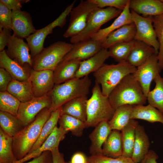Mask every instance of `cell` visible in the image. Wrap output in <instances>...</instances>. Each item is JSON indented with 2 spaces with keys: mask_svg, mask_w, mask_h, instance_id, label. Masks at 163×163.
Instances as JSON below:
<instances>
[{
  "mask_svg": "<svg viewBox=\"0 0 163 163\" xmlns=\"http://www.w3.org/2000/svg\"><path fill=\"white\" fill-rule=\"evenodd\" d=\"M108 97L110 104L115 110L123 105H144L147 101L140 84L133 74L125 77Z\"/></svg>",
  "mask_w": 163,
  "mask_h": 163,
  "instance_id": "3",
  "label": "cell"
},
{
  "mask_svg": "<svg viewBox=\"0 0 163 163\" xmlns=\"http://www.w3.org/2000/svg\"><path fill=\"white\" fill-rule=\"evenodd\" d=\"M29 80L35 97L43 96L49 93L55 84L53 71L30 69Z\"/></svg>",
  "mask_w": 163,
  "mask_h": 163,
  "instance_id": "13",
  "label": "cell"
},
{
  "mask_svg": "<svg viewBox=\"0 0 163 163\" xmlns=\"http://www.w3.org/2000/svg\"><path fill=\"white\" fill-rule=\"evenodd\" d=\"M122 11L111 7L98 8L95 9L89 15L84 29L78 34L70 38L71 43L73 44L91 39L101 29L103 24L119 16Z\"/></svg>",
  "mask_w": 163,
  "mask_h": 163,
  "instance_id": "7",
  "label": "cell"
},
{
  "mask_svg": "<svg viewBox=\"0 0 163 163\" xmlns=\"http://www.w3.org/2000/svg\"><path fill=\"white\" fill-rule=\"evenodd\" d=\"M161 0L163 3V0Z\"/></svg>",
  "mask_w": 163,
  "mask_h": 163,
  "instance_id": "51",
  "label": "cell"
},
{
  "mask_svg": "<svg viewBox=\"0 0 163 163\" xmlns=\"http://www.w3.org/2000/svg\"><path fill=\"white\" fill-rule=\"evenodd\" d=\"M68 132L59 126H56L53 132L43 144L39 148L31 153L28 154L23 158L14 163H23L34 158L40 155L46 151H51L59 148L60 142L65 137Z\"/></svg>",
  "mask_w": 163,
  "mask_h": 163,
  "instance_id": "18",
  "label": "cell"
},
{
  "mask_svg": "<svg viewBox=\"0 0 163 163\" xmlns=\"http://www.w3.org/2000/svg\"><path fill=\"white\" fill-rule=\"evenodd\" d=\"M159 157L153 150H150L140 163H157V160Z\"/></svg>",
  "mask_w": 163,
  "mask_h": 163,
  "instance_id": "48",
  "label": "cell"
},
{
  "mask_svg": "<svg viewBox=\"0 0 163 163\" xmlns=\"http://www.w3.org/2000/svg\"><path fill=\"white\" fill-rule=\"evenodd\" d=\"M131 11L136 28L134 39L142 41L152 46L158 54L159 44L153 26L152 16L144 17Z\"/></svg>",
  "mask_w": 163,
  "mask_h": 163,
  "instance_id": "10",
  "label": "cell"
},
{
  "mask_svg": "<svg viewBox=\"0 0 163 163\" xmlns=\"http://www.w3.org/2000/svg\"><path fill=\"white\" fill-rule=\"evenodd\" d=\"M157 54H154L143 63L136 68L133 75L140 84L143 92L147 97L150 91L152 81L162 70L159 65Z\"/></svg>",
  "mask_w": 163,
  "mask_h": 163,
  "instance_id": "12",
  "label": "cell"
},
{
  "mask_svg": "<svg viewBox=\"0 0 163 163\" xmlns=\"http://www.w3.org/2000/svg\"><path fill=\"white\" fill-rule=\"evenodd\" d=\"M115 110L108 97L102 94L100 85L95 82L91 96L87 101L86 128L95 127L101 122L109 121Z\"/></svg>",
  "mask_w": 163,
  "mask_h": 163,
  "instance_id": "4",
  "label": "cell"
},
{
  "mask_svg": "<svg viewBox=\"0 0 163 163\" xmlns=\"http://www.w3.org/2000/svg\"><path fill=\"white\" fill-rule=\"evenodd\" d=\"M12 19V11L0 2V31L5 28L11 31Z\"/></svg>",
  "mask_w": 163,
  "mask_h": 163,
  "instance_id": "42",
  "label": "cell"
},
{
  "mask_svg": "<svg viewBox=\"0 0 163 163\" xmlns=\"http://www.w3.org/2000/svg\"><path fill=\"white\" fill-rule=\"evenodd\" d=\"M58 122L59 126L77 136H82L86 128L85 122L66 114L60 115Z\"/></svg>",
  "mask_w": 163,
  "mask_h": 163,
  "instance_id": "35",
  "label": "cell"
},
{
  "mask_svg": "<svg viewBox=\"0 0 163 163\" xmlns=\"http://www.w3.org/2000/svg\"><path fill=\"white\" fill-rule=\"evenodd\" d=\"M109 57L108 49H102L92 56L81 61L74 78H82L97 71L104 64L105 61Z\"/></svg>",
  "mask_w": 163,
  "mask_h": 163,
  "instance_id": "19",
  "label": "cell"
},
{
  "mask_svg": "<svg viewBox=\"0 0 163 163\" xmlns=\"http://www.w3.org/2000/svg\"><path fill=\"white\" fill-rule=\"evenodd\" d=\"M21 102L7 91L0 92V111L16 116Z\"/></svg>",
  "mask_w": 163,
  "mask_h": 163,
  "instance_id": "39",
  "label": "cell"
},
{
  "mask_svg": "<svg viewBox=\"0 0 163 163\" xmlns=\"http://www.w3.org/2000/svg\"><path fill=\"white\" fill-rule=\"evenodd\" d=\"M139 125L138 121L131 119L121 130L123 146L122 156L132 158L135 139L136 128Z\"/></svg>",
  "mask_w": 163,
  "mask_h": 163,
  "instance_id": "30",
  "label": "cell"
},
{
  "mask_svg": "<svg viewBox=\"0 0 163 163\" xmlns=\"http://www.w3.org/2000/svg\"><path fill=\"white\" fill-rule=\"evenodd\" d=\"M80 62L73 60L62 61L53 71L55 85L61 84L74 78Z\"/></svg>",
  "mask_w": 163,
  "mask_h": 163,
  "instance_id": "27",
  "label": "cell"
},
{
  "mask_svg": "<svg viewBox=\"0 0 163 163\" xmlns=\"http://www.w3.org/2000/svg\"><path fill=\"white\" fill-rule=\"evenodd\" d=\"M30 1L29 0H0V2L11 10H21L22 5Z\"/></svg>",
  "mask_w": 163,
  "mask_h": 163,
  "instance_id": "45",
  "label": "cell"
},
{
  "mask_svg": "<svg viewBox=\"0 0 163 163\" xmlns=\"http://www.w3.org/2000/svg\"><path fill=\"white\" fill-rule=\"evenodd\" d=\"M11 31L6 29H3L0 31V52L4 50L7 46L10 36Z\"/></svg>",
  "mask_w": 163,
  "mask_h": 163,
  "instance_id": "47",
  "label": "cell"
},
{
  "mask_svg": "<svg viewBox=\"0 0 163 163\" xmlns=\"http://www.w3.org/2000/svg\"><path fill=\"white\" fill-rule=\"evenodd\" d=\"M88 163H89V162H88Z\"/></svg>",
  "mask_w": 163,
  "mask_h": 163,
  "instance_id": "52",
  "label": "cell"
},
{
  "mask_svg": "<svg viewBox=\"0 0 163 163\" xmlns=\"http://www.w3.org/2000/svg\"><path fill=\"white\" fill-rule=\"evenodd\" d=\"M51 112L49 108L42 110L30 123L12 137L13 154L17 160L26 156L38 139L42 129Z\"/></svg>",
  "mask_w": 163,
  "mask_h": 163,
  "instance_id": "1",
  "label": "cell"
},
{
  "mask_svg": "<svg viewBox=\"0 0 163 163\" xmlns=\"http://www.w3.org/2000/svg\"><path fill=\"white\" fill-rule=\"evenodd\" d=\"M129 0L121 14L110 26L100 29L91 39L103 41L112 32L124 25L133 23V17L129 7Z\"/></svg>",
  "mask_w": 163,
  "mask_h": 163,
  "instance_id": "24",
  "label": "cell"
},
{
  "mask_svg": "<svg viewBox=\"0 0 163 163\" xmlns=\"http://www.w3.org/2000/svg\"><path fill=\"white\" fill-rule=\"evenodd\" d=\"M88 99L87 96H83L69 101L61 107V115H69L86 122Z\"/></svg>",
  "mask_w": 163,
  "mask_h": 163,
  "instance_id": "26",
  "label": "cell"
},
{
  "mask_svg": "<svg viewBox=\"0 0 163 163\" xmlns=\"http://www.w3.org/2000/svg\"><path fill=\"white\" fill-rule=\"evenodd\" d=\"M87 160L89 163H135L131 158L122 156L113 158L102 154L91 155Z\"/></svg>",
  "mask_w": 163,
  "mask_h": 163,
  "instance_id": "41",
  "label": "cell"
},
{
  "mask_svg": "<svg viewBox=\"0 0 163 163\" xmlns=\"http://www.w3.org/2000/svg\"><path fill=\"white\" fill-rule=\"evenodd\" d=\"M87 157L81 152L74 154L72 157L70 163H88Z\"/></svg>",
  "mask_w": 163,
  "mask_h": 163,
  "instance_id": "49",
  "label": "cell"
},
{
  "mask_svg": "<svg viewBox=\"0 0 163 163\" xmlns=\"http://www.w3.org/2000/svg\"><path fill=\"white\" fill-rule=\"evenodd\" d=\"M12 24L13 35L22 39H26L37 30L30 14L21 10H12Z\"/></svg>",
  "mask_w": 163,
  "mask_h": 163,
  "instance_id": "16",
  "label": "cell"
},
{
  "mask_svg": "<svg viewBox=\"0 0 163 163\" xmlns=\"http://www.w3.org/2000/svg\"><path fill=\"white\" fill-rule=\"evenodd\" d=\"M155 54L158 55L152 46L142 41L135 40L127 62L131 65L138 67Z\"/></svg>",
  "mask_w": 163,
  "mask_h": 163,
  "instance_id": "25",
  "label": "cell"
},
{
  "mask_svg": "<svg viewBox=\"0 0 163 163\" xmlns=\"http://www.w3.org/2000/svg\"><path fill=\"white\" fill-rule=\"evenodd\" d=\"M136 32L134 23L124 25L108 35L103 41L102 48L108 49L116 44L132 41L134 39Z\"/></svg>",
  "mask_w": 163,
  "mask_h": 163,
  "instance_id": "21",
  "label": "cell"
},
{
  "mask_svg": "<svg viewBox=\"0 0 163 163\" xmlns=\"http://www.w3.org/2000/svg\"><path fill=\"white\" fill-rule=\"evenodd\" d=\"M153 81L155 87L149 93L147 100L149 104L163 113V77L159 75Z\"/></svg>",
  "mask_w": 163,
  "mask_h": 163,
  "instance_id": "38",
  "label": "cell"
},
{
  "mask_svg": "<svg viewBox=\"0 0 163 163\" xmlns=\"http://www.w3.org/2000/svg\"><path fill=\"white\" fill-rule=\"evenodd\" d=\"M98 8L97 5L90 0H82L71 11L69 25L63 37L71 38L81 32L85 28L91 13Z\"/></svg>",
  "mask_w": 163,
  "mask_h": 163,
  "instance_id": "9",
  "label": "cell"
},
{
  "mask_svg": "<svg viewBox=\"0 0 163 163\" xmlns=\"http://www.w3.org/2000/svg\"><path fill=\"white\" fill-rule=\"evenodd\" d=\"M91 84V79L87 76L55 85L49 93L51 100L50 111L52 112L56 110L73 99L87 96Z\"/></svg>",
  "mask_w": 163,
  "mask_h": 163,
  "instance_id": "2",
  "label": "cell"
},
{
  "mask_svg": "<svg viewBox=\"0 0 163 163\" xmlns=\"http://www.w3.org/2000/svg\"><path fill=\"white\" fill-rule=\"evenodd\" d=\"M129 7L131 10L144 17L163 14V3L161 0H131Z\"/></svg>",
  "mask_w": 163,
  "mask_h": 163,
  "instance_id": "22",
  "label": "cell"
},
{
  "mask_svg": "<svg viewBox=\"0 0 163 163\" xmlns=\"http://www.w3.org/2000/svg\"><path fill=\"white\" fill-rule=\"evenodd\" d=\"M7 91L21 102L28 101L34 97L29 80L20 81L13 79Z\"/></svg>",
  "mask_w": 163,
  "mask_h": 163,
  "instance_id": "31",
  "label": "cell"
},
{
  "mask_svg": "<svg viewBox=\"0 0 163 163\" xmlns=\"http://www.w3.org/2000/svg\"><path fill=\"white\" fill-rule=\"evenodd\" d=\"M102 42L90 39L73 44L72 49L62 61L73 60L81 62L86 60L102 49Z\"/></svg>",
  "mask_w": 163,
  "mask_h": 163,
  "instance_id": "14",
  "label": "cell"
},
{
  "mask_svg": "<svg viewBox=\"0 0 163 163\" xmlns=\"http://www.w3.org/2000/svg\"><path fill=\"white\" fill-rule=\"evenodd\" d=\"M0 127L8 136L13 137L24 127L16 116L0 111Z\"/></svg>",
  "mask_w": 163,
  "mask_h": 163,
  "instance_id": "36",
  "label": "cell"
},
{
  "mask_svg": "<svg viewBox=\"0 0 163 163\" xmlns=\"http://www.w3.org/2000/svg\"><path fill=\"white\" fill-rule=\"evenodd\" d=\"M7 46L6 51L9 57L22 66L28 65L32 67V57L29 53V46L23 39L12 35Z\"/></svg>",
  "mask_w": 163,
  "mask_h": 163,
  "instance_id": "15",
  "label": "cell"
},
{
  "mask_svg": "<svg viewBox=\"0 0 163 163\" xmlns=\"http://www.w3.org/2000/svg\"><path fill=\"white\" fill-rule=\"evenodd\" d=\"M150 142L143 126L138 125L135 131L132 159L135 163H140L149 151Z\"/></svg>",
  "mask_w": 163,
  "mask_h": 163,
  "instance_id": "23",
  "label": "cell"
},
{
  "mask_svg": "<svg viewBox=\"0 0 163 163\" xmlns=\"http://www.w3.org/2000/svg\"><path fill=\"white\" fill-rule=\"evenodd\" d=\"M61 114V107L51 112L50 117L42 129L38 139L28 154L39 148L46 140L57 126Z\"/></svg>",
  "mask_w": 163,
  "mask_h": 163,
  "instance_id": "33",
  "label": "cell"
},
{
  "mask_svg": "<svg viewBox=\"0 0 163 163\" xmlns=\"http://www.w3.org/2000/svg\"><path fill=\"white\" fill-rule=\"evenodd\" d=\"M133 105H125L121 106L115 110L114 113L108 123L111 129L121 130L128 123Z\"/></svg>",
  "mask_w": 163,
  "mask_h": 163,
  "instance_id": "32",
  "label": "cell"
},
{
  "mask_svg": "<svg viewBox=\"0 0 163 163\" xmlns=\"http://www.w3.org/2000/svg\"><path fill=\"white\" fill-rule=\"evenodd\" d=\"M136 69V67L126 61L119 62L116 64H104L93 74L95 82L101 86L102 94L108 97L125 77L133 74Z\"/></svg>",
  "mask_w": 163,
  "mask_h": 163,
  "instance_id": "5",
  "label": "cell"
},
{
  "mask_svg": "<svg viewBox=\"0 0 163 163\" xmlns=\"http://www.w3.org/2000/svg\"><path fill=\"white\" fill-rule=\"evenodd\" d=\"M135 40L116 44L109 48L110 57L119 62L127 61Z\"/></svg>",
  "mask_w": 163,
  "mask_h": 163,
  "instance_id": "37",
  "label": "cell"
},
{
  "mask_svg": "<svg viewBox=\"0 0 163 163\" xmlns=\"http://www.w3.org/2000/svg\"><path fill=\"white\" fill-rule=\"evenodd\" d=\"M89 135L91 142L89 152L91 155L102 154V147L112 130L108 121L99 123Z\"/></svg>",
  "mask_w": 163,
  "mask_h": 163,
  "instance_id": "20",
  "label": "cell"
},
{
  "mask_svg": "<svg viewBox=\"0 0 163 163\" xmlns=\"http://www.w3.org/2000/svg\"><path fill=\"white\" fill-rule=\"evenodd\" d=\"M51 151L53 157V163H66L64 160V155L59 152V148Z\"/></svg>",
  "mask_w": 163,
  "mask_h": 163,
  "instance_id": "50",
  "label": "cell"
},
{
  "mask_svg": "<svg viewBox=\"0 0 163 163\" xmlns=\"http://www.w3.org/2000/svg\"><path fill=\"white\" fill-rule=\"evenodd\" d=\"M0 66L9 73L13 79L20 81L29 80L32 68L28 65L22 66L11 59L5 50L0 52Z\"/></svg>",
  "mask_w": 163,
  "mask_h": 163,
  "instance_id": "17",
  "label": "cell"
},
{
  "mask_svg": "<svg viewBox=\"0 0 163 163\" xmlns=\"http://www.w3.org/2000/svg\"><path fill=\"white\" fill-rule=\"evenodd\" d=\"M12 137L0 128V163H14L17 161L12 149Z\"/></svg>",
  "mask_w": 163,
  "mask_h": 163,
  "instance_id": "34",
  "label": "cell"
},
{
  "mask_svg": "<svg viewBox=\"0 0 163 163\" xmlns=\"http://www.w3.org/2000/svg\"><path fill=\"white\" fill-rule=\"evenodd\" d=\"M123 146L120 131L112 130L102 147V155L111 157L122 156Z\"/></svg>",
  "mask_w": 163,
  "mask_h": 163,
  "instance_id": "29",
  "label": "cell"
},
{
  "mask_svg": "<svg viewBox=\"0 0 163 163\" xmlns=\"http://www.w3.org/2000/svg\"><path fill=\"white\" fill-rule=\"evenodd\" d=\"M75 2L74 1L68 5L60 15L52 22L43 28L37 30L35 32L26 39L32 57L38 54L44 48L45 40L48 35L53 33V29L57 27H62L65 25L67 17L74 8Z\"/></svg>",
  "mask_w": 163,
  "mask_h": 163,
  "instance_id": "8",
  "label": "cell"
},
{
  "mask_svg": "<svg viewBox=\"0 0 163 163\" xmlns=\"http://www.w3.org/2000/svg\"><path fill=\"white\" fill-rule=\"evenodd\" d=\"M131 119L142 120L152 123L158 122L163 125V113L149 104L133 105Z\"/></svg>",
  "mask_w": 163,
  "mask_h": 163,
  "instance_id": "28",
  "label": "cell"
},
{
  "mask_svg": "<svg viewBox=\"0 0 163 163\" xmlns=\"http://www.w3.org/2000/svg\"><path fill=\"white\" fill-rule=\"evenodd\" d=\"M53 157L50 151L43 152L39 156L34 158L30 161L23 163H53Z\"/></svg>",
  "mask_w": 163,
  "mask_h": 163,
  "instance_id": "46",
  "label": "cell"
},
{
  "mask_svg": "<svg viewBox=\"0 0 163 163\" xmlns=\"http://www.w3.org/2000/svg\"><path fill=\"white\" fill-rule=\"evenodd\" d=\"M153 26L155 31L159 49L157 55L158 63L161 69H163V14L152 16Z\"/></svg>",
  "mask_w": 163,
  "mask_h": 163,
  "instance_id": "40",
  "label": "cell"
},
{
  "mask_svg": "<svg viewBox=\"0 0 163 163\" xmlns=\"http://www.w3.org/2000/svg\"><path fill=\"white\" fill-rule=\"evenodd\" d=\"M72 46L71 43L59 41L44 48L38 54L32 57V68L37 71H54Z\"/></svg>",
  "mask_w": 163,
  "mask_h": 163,
  "instance_id": "6",
  "label": "cell"
},
{
  "mask_svg": "<svg viewBox=\"0 0 163 163\" xmlns=\"http://www.w3.org/2000/svg\"><path fill=\"white\" fill-rule=\"evenodd\" d=\"M13 79L10 75L4 69L0 68V92L7 91L8 86Z\"/></svg>",
  "mask_w": 163,
  "mask_h": 163,
  "instance_id": "44",
  "label": "cell"
},
{
  "mask_svg": "<svg viewBox=\"0 0 163 163\" xmlns=\"http://www.w3.org/2000/svg\"><path fill=\"white\" fill-rule=\"evenodd\" d=\"M51 104L49 93L41 97H34L28 101L21 103L17 117L24 127L31 123L43 109H49Z\"/></svg>",
  "mask_w": 163,
  "mask_h": 163,
  "instance_id": "11",
  "label": "cell"
},
{
  "mask_svg": "<svg viewBox=\"0 0 163 163\" xmlns=\"http://www.w3.org/2000/svg\"><path fill=\"white\" fill-rule=\"evenodd\" d=\"M96 4L99 8L113 7L123 11L129 0H90Z\"/></svg>",
  "mask_w": 163,
  "mask_h": 163,
  "instance_id": "43",
  "label": "cell"
}]
</instances>
